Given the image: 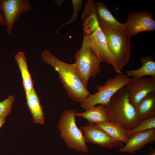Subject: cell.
I'll return each mask as SVG.
<instances>
[{
    "mask_svg": "<svg viewBox=\"0 0 155 155\" xmlns=\"http://www.w3.org/2000/svg\"><path fill=\"white\" fill-rule=\"evenodd\" d=\"M94 0H89L82 14L84 34L88 37L101 62L109 64L117 74L121 73L116 65L109 49L105 35L101 28L95 13Z\"/></svg>",
    "mask_w": 155,
    "mask_h": 155,
    "instance_id": "1",
    "label": "cell"
},
{
    "mask_svg": "<svg viewBox=\"0 0 155 155\" xmlns=\"http://www.w3.org/2000/svg\"><path fill=\"white\" fill-rule=\"evenodd\" d=\"M41 59L58 72L68 96L72 100L81 104L90 94L80 79L73 63L62 61L47 49L42 52Z\"/></svg>",
    "mask_w": 155,
    "mask_h": 155,
    "instance_id": "2",
    "label": "cell"
},
{
    "mask_svg": "<svg viewBox=\"0 0 155 155\" xmlns=\"http://www.w3.org/2000/svg\"><path fill=\"white\" fill-rule=\"evenodd\" d=\"M105 107L108 121L126 130L134 128L141 122L137 118L134 107L129 102L124 87L113 95Z\"/></svg>",
    "mask_w": 155,
    "mask_h": 155,
    "instance_id": "3",
    "label": "cell"
},
{
    "mask_svg": "<svg viewBox=\"0 0 155 155\" xmlns=\"http://www.w3.org/2000/svg\"><path fill=\"white\" fill-rule=\"evenodd\" d=\"M73 64L78 74L85 86L87 87L90 78H95L100 72V63L88 37L84 34L81 48L75 54Z\"/></svg>",
    "mask_w": 155,
    "mask_h": 155,
    "instance_id": "4",
    "label": "cell"
},
{
    "mask_svg": "<svg viewBox=\"0 0 155 155\" xmlns=\"http://www.w3.org/2000/svg\"><path fill=\"white\" fill-rule=\"evenodd\" d=\"M75 109H66L61 113L58 128L61 138L67 146L79 152L88 153L89 151L86 145L81 129L76 123Z\"/></svg>",
    "mask_w": 155,
    "mask_h": 155,
    "instance_id": "5",
    "label": "cell"
},
{
    "mask_svg": "<svg viewBox=\"0 0 155 155\" xmlns=\"http://www.w3.org/2000/svg\"><path fill=\"white\" fill-rule=\"evenodd\" d=\"M99 25L105 35L114 61L119 70L121 71L130 58L131 36L126 30H111Z\"/></svg>",
    "mask_w": 155,
    "mask_h": 155,
    "instance_id": "6",
    "label": "cell"
},
{
    "mask_svg": "<svg viewBox=\"0 0 155 155\" xmlns=\"http://www.w3.org/2000/svg\"><path fill=\"white\" fill-rule=\"evenodd\" d=\"M131 79L126 74L122 73L110 78L105 81L104 85L96 86L98 92L94 94H90L81 103V107L86 110L97 104L105 107L113 95Z\"/></svg>",
    "mask_w": 155,
    "mask_h": 155,
    "instance_id": "7",
    "label": "cell"
},
{
    "mask_svg": "<svg viewBox=\"0 0 155 155\" xmlns=\"http://www.w3.org/2000/svg\"><path fill=\"white\" fill-rule=\"evenodd\" d=\"M31 10L28 0H0V11L5 19L8 34H11L15 23L20 19L21 15Z\"/></svg>",
    "mask_w": 155,
    "mask_h": 155,
    "instance_id": "8",
    "label": "cell"
},
{
    "mask_svg": "<svg viewBox=\"0 0 155 155\" xmlns=\"http://www.w3.org/2000/svg\"><path fill=\"white\" fill-rule=\"evenodd\" d=\"M124 87L134 107L149 94L155 92V77L133 78Z\"/></svg>",
    "mask_w": 155,
    "mask_h": 155,
    "instance_id": "9",
    "label": "cell"
},
{
    "mask_svg": "<svg viewBox=\"0 0 155 155\" xmlns=\"http://www.w3.org/2000/svg\"><path fill=\"white\" fill-rule=\"evenodd\" d=\"M80 127L84 133L86 143L90 142L110 149L123 146V142L112 138L96 123H89Z\"/></svg>",
    "mask_w": 155,
    "mask_h": 155,
    "instance_id": "10",
    "label": "cell"
},
{
    "mask_svg": "<svg viewBox=\"0 0 155 155\" xmlns=\"http://www.w3.org/2000/svg\"><path fill=\"white\" fill-rule=\"evenodd\" d=\"M125 23L126 30L131 36L142 32L155 30V22L152 13L144 10L130 12Z\"/></svg>",
    "mask_w": 155,
    "mask_h": 155,
    "instance_id": "11",
    "label": "cell"
},
{
    "mask_svg": "<svg viewBox=\"0 0 155 155\" xmlns=\"http://www.w3.org/2000/svg\"><path fill=\"white\" fill-rule=\"evenodd\" d=\"M155 141V128L136 133L129 138L124 146L120 148V152L133 153L140 150L146 145Z\"/></svg>",
    "mask_w": 155,
    "mask_h": 155,
    "instance_id": "12",
    "label": "cell"
},
{
    "mask_svg": "<svg viewBox=\"0 0 155 155\" xmlns=\"http://www.w3.org/2000/svg\"><path fill=\"white\" fill-rule=\"evenodd\" d=\"M95 11L99 25L111 30L120 31L126 30L125 23H121L118 21L104 3L100 2L95 3Z\"/></svg>",
    "mask_w": 155,
    "mask_h": 155,
    "instance_id": "13",
    "label": "cell"
},
{
    "mask_svg": "<svg viewBox=\"0 0 155 155\" xmlns=\"http://www.w3.org/2000/svg\"><path fill=\"white\" fill-rule=\"evenodd\" d=\"M134 108L140 121L155 117V92L149 94Z\"/></svg>",
    "mask_w": 155,
    "mask_h": 155,
    "instance_id": "14",
    "label": "cell"
},
{
    "mask_svg": "<svg viewBox=\"0 0 155 155\" xmlns=\"http://www.w3.org/2000/svg\"><path fill=\"white\" fill-rule=\"evenodd\" d=\"M15 59L21 71L22 85L26 96L34 88L33 81L28 69L27 59L23 52L19 51L15 54Z\"/></svg>",
    "mask_w": 155,
    "mask_h": 155,
    "instance_id": "15",
    "label": "cell"
},
{
    "mask_svg": "<svg viewBox=\"0 0 155 155\" xmlns=\"http://www.w3.org/2000/svg\"><path fill=\"white\" fill-rule=\"evenodd\" d=\"M26 97V104L32 116L34 122L36 123L43 124L45 118L42 108L34 88Z\"/></svg>",
    "mask_w": 155,
    "mask_h": 155,
    "instance_id": "16",
    "label": "cell"
},
{
    "mask_svg": "<svg viewBox=\"0 0 155 155\" xmlns=\"http://www.w3.org/2000/svg\"><path fill=\"white\" fill-rule=\"evenodd\" d=\"M75 115L86 119L89 123L97 124L109 121L106 107L101 104L92 107L83 112H75Z\"/></svg>",
    "mask_w": 155,
    "mask_h": 155,
    "instance_id": "17",
    "label": "cell"
},
{
    "mask_svg": "<svg viewBox=\"0 0 155 155\" xmlns=\"http://www.w3.org/2000/svg\"><path fill=\"white\" fill-rule=\"evenodd\" d=\"M140 60L142 64V66L136 69L127 70L126 75L129 77L133 76L135 78L146 75L155 77V62L153 58L151 56L146 57H142Z\"/></svg>",
    "mask_w": 155,
    "mask_h": 155,
    "instance_id": "18",
    "label": "cell"
},
{
    "mask_svg": "<svg viewBox=\"0 0 155 155\" xmlns=\"http://www.w3.org/2000/svg\"><path fill=\"white\" fill-rule=\"evenodd\" d=\"M112 138L126 144L129 137L127 130L112 123L104 122L96 124Z\"/></svg>",
    "mask_w": 155,
    "mask_h": 155,
    "instance_id": "19",
    "label": "cell"
},
{
    "mask_svg": "<svg viewBox=\"0 0 155 155\" xmlns=\"http://www.w3.org/2000/svg\"><path fill=\"white\" fill-rule=\"evenodd\" d=\"M155 128V117L141 121L138 125L132 129L127 130V132L129 137L136 133Z\"/></svg>",
    "mask_w": 155,
    "mask_h": 155,
    "instance_id": "20",
    "label": "cell"
},
{
    "mask_svg": "<svg viewBox=\"0 0 155 155\" xmlns=\"http://www.w3.org/2000/svg\"><path fill=\"white\" fill-rule=\"evenodd\" d=\"M15 97L10 95L5 100L0 102V117L6 118L11 111V108Z\"/></svg>",
    "mask_w": 155,
    "mask_h": 155,
    "instance_id": "21",
    "label": "cell"
},
{
    "mask_svg": "<svg viewBox=\"0 0 155 155\" xmlns=\"http://www.w3.org/2000/svg\"><path fill=\"white\" fill-rule=\"evenodd\" d=\"M72 4L73 14L70 20L66 22L63 25L61 26L58 29L56 32H57L62 28L65 26L77 20L79 11L82 7V0H71Z\"/></svg>",
    "mask_w": 155,
    "mask_h": 155,
    "instance_id": "22",
    "label": "cell"
},
{
    "mask_svg": "<svg viewBox=\"0 0 155 155\" xmlns=\"http://www.w3.org/2000/svg\"><path fill=\"white\" fill-rule=\"evenodd\" d=\"M6 22L5 19L3 17L0 11V25L5 26Z\"/></svg>",
    "mask_w": 155,
    "mask_h": 155,
    "instance_id": "23",
    "label": "cell"
},
{
    "mask_svg": "<svg viewBox=\"0 0 155 155\" xmlns=\"http://www.w3.org/2000/svg\"><path fill=\"white\" fill-rule=\"evenodd\" d=\"M57 4L58 7H60L65 1L64 0H53Z\"/></svg>",
    "mask_w": 155,
    "mask_h": 155,
    "instance_id": "24",
    "label": "cell"
},
{
    "mask_svg": "<svg viewBox=\"0 0 155 155\" xmlns=\"http://www.w3.org/2000/svg\"><path fill=\"white\" fill-rule=\"evenodd\" d=\"M6 118L4 117H0V129L3 125L6 122Z\"/></svg>",
    "mask_w": 155,
    "mask_h": 155,
    "instance_id": "25",
    "label": "cell"
},
{
    "mask_svg": "<svg viewBox=\"0 0 155 155\" xmlns=\"http://www.w3.org/2000/svg\"><path fill=\"white\" fill-rule=\"evenodd\" d=\"M147 155H155V150L153 149L152 151L149 153Z\"/></svg>",
    "mask_w": 155,
    "mask_h": 155,
    "instance_id": "26",
    "label": "cell"
}]
</instances>
